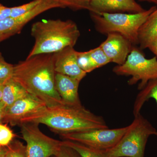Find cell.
<instances>
[{
	"mask_svg": "<svg viewBox=\"0 0 157 157\" xmlns=\"http://www.w3.org/2000/svg\"><path fill=\"white\" fill-rule=\"evenodd\" d=\"M57 157L56 156H52V157Z\"/></svg>",
	"mask_w": 157,
	"mask_h": 157,
	"instance_id": "d6a6232c",
	"label": "cell"
},
{
	"mask_svg": "<svg viewBox=\"0 0 157 157\" xmlns=\"http://www.w3.org/2000/svg\"><path fill=\"white\" fill-rule=\"evenodd\" d=\"M128 128V126L115 129H97L59 135L63 140L75 141L96 149L105 151L116 145Z\"/></svg>",
	"mask_w": 157,
	"mask_h": 157,
	"instance_id": "ba28073f",
	"label": "cell"
},
{
	"mask_svg": "<svg viewBox=\"0 0 157 157\" xmlns=\"http://www.w3.org/2000/svg\"><path fill=\"white\" fill-rule=\"evenodd\" d=\"M73 47L69 46L53 53L55 71L56 73L67 75L81 81L87 73L78 67L77 51Z\"/></svg>",
	"mask_w": 157,
	"mask_h": 157,
	"instance_id": "30bf717a",
	"label": "cell"
},
{
	"mask_svg": "<svg viewBox=\"0 0 157 157\" xmlns=\"http://www.w3.org/2000/svg\"><path fill=\"white\" fill-rule=\"evenodd\" d=\"M88 52L94 70L110 63V61L100 46Z\"/></svg>",
	"mask_w": 157,
	"mask_h": 157,
	"instance_id": "ac0fdd59",
	"label": "cell"
},
{
	"mask_svg": "<svg viewBox=\"0 0 157 157\" xmlns=\"http://www.w3.org/2000/svg\"><path fill=\"white\" fill-rule=\"evenodd\" d=\"M56 156L57 157H81L79 154L70 147L63 145L59 151Z\"/></svg>",
	"mask_w": 157,
	"mask_h": 157,
	"instance_id": "d4e9b609",
	"label": "cell"
},
{
	"mask_svg": "<svg viewBox=\"0 0 157 157\" xmlns=\"http://www.w3.org/2000/svg\"><path fill=\"white\" fill-rule=\"evenodd\" d=\"M7 148L5 157H28L26 145L19 140L14 139Z\"/></svg>",
	"mask_w": 157,
	"mask_h": 157,
	"instance_id": "d6986e66",
	"label": "cell"
},
{
	"mask_svg": "<svg viewBox=\"0 0 157 157\" xmlns=\"http://www.w3.org/2000/svg\"><path fill=\"white\" fill-rule=\"evenodd\" d=\"M142 1H147V2H151L154 3L157 5V0H140Z\"/></svg>",
	"mask_w": 157,
	"mask_h": 157,
	"instance_id": "1f68e13d",
	"label": "cell"
},
{
	"mask_svg": "<svg viewBox=\"0 0 157 157\" xmlns=\"http://www.w3.org/2000/svg\"><path fill=\"white\" fill-rule=\"evenodd\" d=\"M28 94L21 86L11 78L4 83L2 103L6 108Z\"/></svg>",
	"mask_w": 157,
	"mask_h": 157,
	"instance_id": "9a60e30c",
	"label": "cell"
},
{
	"mask_svg": "<svg viewBox=\"0 0 157 157\" xmlns=\"http://www.w3.org/2000/svg\"><path fill=\"white\" fill-rule=\"evenodd\" d=\"M39 124L24 122L21 124V132L26 143L28 157H51L56 155L63 146V140L48 137L41 132Z\"/></svg>",
	"mask_w": 157,
	"mask_h": 157,
	"instance_id": "52a82bcc",
	"label": "cell"
},
{
	"mask_svg": "<svg viewBox=\"0 0 157 157\" xmlns=\"http://www.w3.org/2000/svg\"><path fill=\"white\" fill-rule=\"evenodd\" d=\"M80 82L76 78L56 73V89L65 104L73 106L82 105L78 94Z\"/></svg>",
	"mask_w": 157,
	"mask_h": 157,
	"instance_id": "4fadbf2b",
	"label": "cell"
},
{
	"mask_svg": "<svg viewBox=\"0 0 157 157\" xmlns=\"http://www.w3.org/2000/svg\"><path fill=\"white\" fill-rule=\"evenodd\" d=\"M113 71L119 76H132L128 81L130 85L140 81L138 89L140 90L149 81L157 78V57L146 59L140 49L133 46L125 62L116 66Z\"/></svg>",
	"mask_w": 157,
	"mask_h": 157,
	"instance_id": "8992f818",
	"label": "cell"
},
{
	"mask_svg": "<svg viewBox=\"0 0 157 157\" xmlns=\"http://www.w3.org/2000/svg\"><path fill=\"white\" fill-rule=\"evenodd\" d=\"M60 4L63 8H69L73 10H86L90 11V0H53Z\"/></svg>",
	"mask_w": 157,
	"mask_h": 157,
	"instance_id": "ffe728a7",
	"label": "cell"
},
{
	"mask_svg": "<svg viewBox=\"0 0 157 157\" xmlns=\"http://www.w3.org/2000/svg\"><path fill=\"white\" fill-rule=\"evenodd\" d=\"M14 135L6 125L0 123V146L7 147L14 140Z\"/></svg>",
	"mask_w": 157,
	"mask_h": 157,
	"instance_id": "cb8c5ba5",
	"label": "cell"
},
{
	"mask_svg": "<svg viewBox=\"0 0 157 157\" xmlns=\"http://www.w3.org/2000/svg\"><path fill=\"white\" fill-rule=\"evenodd\" d=\"M4 83L0 82V103L2 102V97L3 89Z\"/></svg>",
	"mask_w": 157,
	"mask_h": 157,
	"instance_id": "4dcf8cb0",
	"label": "cell"
},
{
	"mask_svg": "<svg viewBox=\"0 0 157 157\" xmlns=\"http://www.w3.org/2000/svg\"><path fill=\"white\" fill-rule=\"evenodd\" d=\"M155 128L140 113L134 121L118 142L106 150L108 157H144V151L149 137L155 135Z\"/></svg>",
	"mask_w": 157,
	"mask_h": 157,
	"instance_id": "5b68a950",
	"label": "cell"
},
{
	"mask_svg": "<svg viewBox=\"0 0 157 157\" xmlns=\"http://www.w3.org/2000/svg\"><path fill=\"white\" fill-rule=\"evenodd\" d=\"M157 40V8L140 27L138 33L140 48H149Z\"/></svg>",
	"mask_w": 157,
	"mask_h": 157,
	"instance_id": "5bb4252c",
	"label": "cell"
},
{
	"mask_svg": "<svg viewBox=\"0 0 157 157\" xmlns=\"http://www.w3.org/2000/svg\"><path fill=\"white\" fill-rule=\"evenodd\" d=\"M26 122L43 124L58 134L108 128L104 118L82 105L63 104L47 107Z\"/></svg>",
	"mask_w": 157,
	"mask_h": 157,
	"instance_id": "7a4b0ae2",
	"label": "cell"
},
{
	"mask_svg": "<svg viewBox=\"0 0 157 157\" xmlns=\"http://www.w3.org/2000/svg\"><path fill=\"white\" fill-rule=\"evenodd\" d=\"M133 45L120 34L111 33L107 34V39L100 46L110 62L121 65L125 62Z\"/></svg>",
	"mask_w": 157,
	"mask_h": 157,
	"instance_id": "8fae6325",
	"label": "cell"
},
{
	"mask_svg": "<svg viewBox=\"0 0 157 157\" xmlns=\"http://www.w3.org/2000/svg\"><path fill=\"white\" fill-rule=\"evenodd\" d=\"M90 12L139 13L145 11L135 0H90Z\"/></svg>",
	"mask_w": 157,
	"mask_h": 157,
	"instance_id": "7c38bea8",
	"label": "cell"
},
{
	"mask_svg": "<svg viewBox=\"0 0 157 157\" xmlns=\"http://www.w3.org/2000/svg\"><path fill=\"white\" fill-rule=\"evenodd\" d=\"M7 150V147L0 146V157H5Z\"/></svg>",
	"mask_w": 157,
	"mask_h": 157,
	"instance_id": "f1b7e54d",
	"label": "cell"
},
{
	"mask_svg": "<svg viewBox=\"0 0 157 157\" xmlns=\"http://www.w3.org/2000/svg\"><path fill=\"white\" fill-rule=\"evenodd\" d=\"M43 0H33L30 2L24 4L21 6L11 8V17H19L28 12L38 6Z\"/></svg>",
	"mask_w": 157,
	"mask_h": 157,
	"instance_id": "7402d4cb",
	"label": "cell"
},
{
	"mask_svg": "<svg viewBox=\"0 0 157 157\" xmlns=\"http://www.w3.org/2000/svg\"><path fill=\"white\" fill-rule=\"evenodd\" d=\"M63 145L77 152L81 157H108L106 150L96 149L82 144L70 140H63Z\"/></svg>",
	"mask_w": 157,
	"mask_h": 157,
	"instance_id": "e0dca14e",
	"label": "cell"
},
{
	"mask_svg": "<svg viewBox=\"0 0 157 157\" xmlns=\"http://www.w3.org/2000/svg\"><path fill=\"white\" fill-rule=\"evenodd\" d=\"M77 62L78 67L86 73L94 70L88 51L77 52Z\"/></svg>",
	"mask_w": 157,
	"mask_h": 157,
	"instance_id": "603a6c76",
	"label": "cell"
},
{
	"mask_svg": "<svg viewBox=\"0 0 157 157\" xmlns=\"http://www.w3.org/2000/svg\"><path fill=\"white\" fill-rule=\"evenodd\" d=\"M5 107L2 102L0 103V123L2 121L3 116H4V110Z\"/></svg>",
	"mask_w": 157,
	"mask_h": 157,
	"instance_id": "83f0119b",
	"label": "cell"
},
{
	"mask_svg": "<svg viewBox=\"0 0 157 157\" xmlns=\"http://www.w3.org/2000/svg\"><path fill=\"white\" fill-rule=\"evenodd\" d=\"M47 107L45 103L29 94L5 108L2 123H9L12 126H19Z\"/></svg>",
	"mask_w": 157,
	"mask_h": 157,
	"instance_id": "9c48e42d",
	"label": "cell"
},
{
	"mask_svg": "<svg viewBox=\"0 0 157 157\" xmlns=\"http://www.w3.org/2000/svg\"><path fill=\"white\" fill-rule=\"evenodd\" d=\"M53 53L37 55L14 65L12 78L47 107L65 104L55 84Z\"/></svg>",
	"mask_w": 157,
	"mask_h": 157,
	"instance_id": "6da1fadb",
	"label": "cell"
},
{
	"mask_svg": "<svg viewBox=\"0 0 157 157\" xmlns=\"http://www.w3.org/2000/svg\"><path fill=\"white\" fill-rule=\"evenodd\" d=\"M14 35V34L12 33L0 34V42H2V41L8 39V38H10L11 36Z\"/></svg>",
	"mask_w": 157,
	"mask_h": 157,
	"instance_id": "4316f807",
	"label": "cell"
},
{
	"mask_svg": "<svg viewBox=\"0 0 157 157\" xmlns=\"http://www.w3.org/2000/svg\"><path fill=\"white\" fill-rule=\"evenodd\" d=\"M149 49L152 52L157 56V40L155 42L154 44L152 45L151 47H150Z\"/></svg>",
	"mask_w": 157,
	"mask_h": 157,
	"instance_id": "f546056e",
	"label": "cell"
},
{
	"mask_svg": "<svg viewBox=\"0 0 157 157\" xmlns=\"http://www.w3.org/2000/svg\"><path fill=\"white\" fill-rule=\"evenodd\" d=\"M35 44L27 58L37 55L54 53L66 47H74L80 36L73 21L44 20L35 22L31 28Z\"/></svg>",
	"mask_w": 157,
	"mask_h": 157,
	"instance_id": "3957f363",
	"label": "cell"
},
{
	"mask_svg": "<svg viewBox=\"0 0 157 157\" xmlns=\"http://www.w3.org/2000/svg\"><path fill=\"white\" fill-rule=\"evenodd\" d=\"M156 9V6H153L148 10L132 14L90 13L98 32L107 35L111 33H117L135 45L138 44V33L140 27Z\"/></svg>",
	"mask_w": 157,
	"mask_h": 157,
	"instance_id": "277c9868",
	"label": "cell"
},
{
	"mask_svg": "<svg viewBox=\"0 0 157 157\" xmlns=\"http://www.w3.org/2000/svg\"><path fill=\"white\" fill-rule=\"evenodd\" d=\"M11 8H8L0 4V20L11 17Z\"/></svg>",
	"mask_w": 157,
	"mask_h": 157,
	"instance_id": "484cf974",
	"label": "cell"
},
{
	"mask_svg": "<svg viewBox=\"0 0 157 157\" xmlns=\"http://www.w3.org/2000/svg\"><path fill=\"white\" fill-rule=\"evenodd\" d=\"M14 67V65L6 61L0 52V82L4 83L7 80L12 78Z\"/></svg>",
	"mask_w": 157,
	"mask_h": 157,
	"instance_id": "44dd1931",
	"label": "cell"
},
{
	"mask_svg": "<svg viewBox=\"0 0 157 157\" xmlns=\"http://www.w3.org/2000/svg\"><path fill=\"white\" fill-rule=\"evenodd\" d=\"M154 99L157 104V78L150 80L138 93L133 107L134 117L140 113L144 104L150 99ZM155 135L157 137V131Z\"/></svg>",
	"mask_w": 157,
	"mask_h": 157,
	"instance_id": "2e32d148",
	"label": "cell"
}]
</instances>
